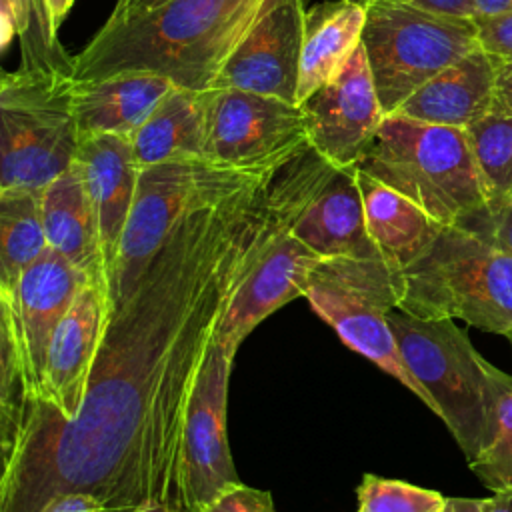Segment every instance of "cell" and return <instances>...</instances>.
Returning a JSON list of instances; mask_svg holds the SVG:
<instances>
[{
    "label": "cell",
    "mask_w": 512,
    "mask_h": 512,
    "mask_svg": "<svg viewBox=\"0 0 512 512\" xmlns=\"http://www.w3.org/2000/svg\"><path fill=\"white\" fill-rule=\"evenodd\" d=\"M306 4H308V0H306Z\"/></svg>",
    "instance_id": "obj_43"
},
{
    "label": "cell",
    "mask_w": 512,
    "mask_h": 512,
    "mask_svg": "<svg viewBox=\"0 0 512 512\" xmlns=\"http://www.w3.org/2000/svg\"><path fill=\"white\" fill-rule=\"evenodd\" d=\"M212 90H170L130 134L138 168L162 162L206 160Z\"/></svg>",
    "instance_id": "obj_22"
},
{
    "label": "cell",
    "mask_w": 512,
    "mask_h": 512,
    "mask_svg": "<svg viewBox=\"0 0 512 512\" xmlns=\"http://www.w3.org/2000/svg\"><path fill=\"white\" fill-rule=\"evenodd\" d=\"M36 0H0V46L8 48L12 38H20L28 26L34 12Z\"/></svg>",
    "instance_id": "obj_31"
},
{
    "label": "cell",
    "mask_w": 512,
    "mask_h": 512,
    "mask_svg": "<svg viewBox=\"0 0 512 512\" xmlns=\"http://www.w3.org/2000/svg\"><path fill=\"white\" fill-rule=\"evenodd\" d=\"M402 358L434 404L464 456L474 460L492 442L498 402L510 374L490 364L452 318L388 312Z\"/></svg>",
    "instance_id": "obj_4"
},
{
    "label": "cell",
    "mask_w": 512,
    "mask_h": 512,
    "mask_svg": "<svg viewBox=\"0 0 512 512\" xmlns=\"http://www.w3.org/2000/svg\"><path fill=\"white\" fill-rule=\"evenodd\" d=\"M48 250L42 192H0V290H12L22 272Z\"/></svg>",
    "instance_id": "obj_25"
},
{
    "label": "cell",
    "mask_w": 512,
    "mask_h": 512,
    "mask_svg": "<svg viewBox=\"0 0 512 512\" xmlns=\"http://www.w3.org/2000/svg\"><path fill=\"white\" fill-rule=\"evenodd\" d=\"M176 86L152 72H122L74 82L72 106L80 138L96 134L130 136Z\"/></svg>",
    "instance_id": "obj_20"
},
{
    "label": "cell",
    "mask_w": 512,
    "mask_h": 512,
    "mask_svg": "<svg viewBox=\"0 0 512 512\" xmlns=\"http://www.w3.org/2000/svg\"><path fill=\"white\" fill-rule=\"evenodd\" d=\"M484 512H512V488L498 490L494 496L484 498Z\"/></svg>",
    "instance_id": "obj_39"
},
{
    "label": "cell",
    "mask_w": 512,
    "mask_h": 512,
    "mask_svg": "<svg viewBox=\"0 0 512 512\" xmlns=\"http://www.w3.org/2000/svg\"><path fill=\"white\" fill-rule=\"evenodd\" d=\"M196 512H276V508L268 490H258L238 482L224 488Z\"/></svg>",
    "instance_id": "obj_30"
},
{
    "label": "cell",
    "mask_w": 512,
    "mask_h": 512,
    "mask_svg": "<svg viewBox=\"0 0 512 512\" xmlns=\"http://www.w3.org/2000/svg\"><path fill=\"white\" fill-rule=\"evenodd\" d=\"M472 234H476L512 254V202L502 206L496 212H490L488 220Z\"/></svg>",
    "instance_id": "obj_32"
},
{
    "label": "cell",
    "mask_w": 512,
    "mask_h": 512,
    "mask_svg": "<svg viewBox=\"0 0 512 512\" xmlns=\"http://www.w3.org/2000/svg\"><path fill=\"white\" fill-rule=\"evenodd\" d=\"M232 366L234 356L212 340L188 402L182 436V498L188 512L200 510L224 488L242 482L226 430Z\"/></svg>",
    "instance_id": "obj_12"
},
{
    "label": "cell",
    "mask_w": 512,
    "mask_h": 512,
    "mask_svg": "<svg viewBox=\"0 0 512 512\" xmlns=\"http://www.w3.org/2000/svg\"><path fill=\"white\" fill-rule=\"evenodd\" d=\"M358 168L408 196L442 226L476 232L490 216L464 128L390 114Z\"/></svg>",
    "instance_id": "obj_3"
},
{
    "label": "cell",
    "mask_w": 512,
    "mask_h": 512,
    "mask_svg": "<svg viewBox=\"0 0 512 512\" xmlns=\"http://www.w3.org/2000/svg\"><path fill=\"white\" fill-rule=\"evenodd\" d=\"M476 18L498 16L504 12H512V0H474Z\"/></svg>",
    "instance_id": "obj_37"
},
{
    "label": "cell",
    "mask_w": 512,
    "mask_h": 512,
    "mask_svg": "<svg viewBox=\"0 0 512 512\" xmlns=\"http://www.w3.org/2000/svg\"><path fill=\"white\" fill-rule=\"evenodd\" d=\"M40 2H42V8H44L48 26L56 34L76 0H40Z\"/></svg>",
    "instance_id": "obj_36"
},
{
    "label": "cell",
    "mask_w": 512,
    "mask_h": 512,
    "mask_svg": "<svg viewBox=\"0 0 512 512\" xmlns=\"http://www.w3.org/2000/svg\"><path fill=\"white\" fill-rule=\"evenodd\" d=\"M492 108L512 112V66L498 68L496 96H494V106Z\"/></svg>",
    "instance_id": "obj_35"
},
{
    "label": "cell",
    "mask_w": 512,
    "mask_h": 512,
    "mask_svg": "<svg viewBox=\"0 0 512 512\" xmlns=\"http://www.w3.org/2000/svg\"><path fill=\"white\" fill-rule=\"evenodd\" d=\"M362 46L380 104L390 116L422 84L480 44L472 18L374 0L366 4Z\"/></svg>",
    "instance_id": "obj_7"
},
{
    "label": "cell",
    "mask_w": 512,
    "mask_h": 512,
    "mask_svg": "<svg viewBox=\"0 0 512 512\" xmlns=\"http://www.w3.org/2000/svg\"><path fill=\"white\" fill-rule=\"evenodd\" d=\"M468 466L490 490L512 488V374L502 386L494 438Z\"/></svg>",
    "instance_id": "obj_28"
},
{
    "label": "cell",
    "mask_w": 512,
    "mask_h": 512,
    "mask_svg": "<svg viewBox=\"0 0 512 512\" xmlns=\"http://www.w3.org/2000/svg\"><path fill=\"white\" fill-rule=\"evenodd\" d=\"M394 290L396 308L412 316L512 330V254L464 228L444 226L422 258L394 274Z\"/></svg>",
    "instance_id": "obj_5"
},
{
    "label": "cell",
    "mask_w": 512,
    "mask_h": 512,
    "mask_svg": "<svg viewBox=\"0 0 512 512\" xmlns=\"http://www.w3.org/2000/svg\"><path fill=\"white\" fill-rule=\"evenodd\" d=\"M124 512H188V510L174 506V504H150V506H140V508H132V510H124Z\"/></svg>",
    "instance_id": "obj_41"
},
{
    "label": "cell",
    "mask_w": 512,
    "mask_h": 512,
    "mask_svg": "<svg viewBox=\"0 0 512 512\" xmlns=\"http://www.w3.org/2000/svg\"><path fill=\"white\" fill-rule=\"evenodd\" d=\"M74 166L82 178L98 222L110 284L140 174L130 136L96 134L80 138Z\"/></svg>",
    "instance_id": "obj_18"
},
{
    "label": "cell",
    "mask_w": 512,
    "mask_h": 512,
    "mask_svg": "<svg viewBox=\"0 0 512 512\" xmlns=\"http://www.w3.org/2000/svg\"><path fill=\"white\" fill-rule=\"evenodd\" d=\"M368 236L382 262L402 272L422 258L444 228L426 210L356 166Z\"/></svg>",
    "instance_id": "obj_21"
},
{
    "label": "cell",
    "mask_w": 512,
    "mask_h": 512,
    "mask_svg": "<svg viewBox=\"0 0 512 512\" xmlns=\"http://www.w3.org/2000/svg\"><path fill=\"white\" fill-rule=\"evenodd\" d=\"M300 108L306 114L310 146L336 168H356L386 118L364 46Z\"/></svg>",
    "instance_id": "obj_13"
},
{
    "label": "cell",
    "mask_w": 512,
    "mask_h": 512,
    "mask_svg": "<svg viewBox=\"0 0 512 512\" xmlns=\"http://www.w3.org/2000/svg\"><path fill=\"white\" fill-rule=\"evenodd\" d=\"M364 6L374 2V0H358ZM398 2H406L412 6H418L422 10L428 12H436V14H444V16H456V18H476V6L474 0H398Z\"/></svg>",
    "instance_id": "obj_34"
},
{
    "label": "cell",
    "mask_w": 512,
    "mask_h": 512,
    "mask_svg": "<svg viewBox=\"0 0 512 512\" xmlns=\"http://www.w3.org/2000/svg\"><path fill=\"white\" fill-rule=\"evenodd\" d=\"M310 150L198 204L110 314L74 420L34 400L2 456L0 512H38L66 492L106 512L182 498L188 402L234 292L298 214ZM186 510V508H184Z\"/></svg>",
    "instance_id": "obj_1"
},
{
    "label": "cell",
    "mask_w": 512,
    "mask_h": 512,
    "mask_svg": "<svg viewBox=\"0 0 512 512\" xmlns=\"http://www.w3.org/2000/svg\"><path fill=\"white\" fill-rule=\"evenodd\" d=\"M42 220L50 250L110 290L98 222L74 164L44 188Z\"/></svg>",
    "instance_id": "obj_23"
},
{
    "label": "cell",
    "mask_w": 512,
    "mask_h": 512,
    "mask_svg": "<svg viewBox=\"0 0 512 512\" xmlns=\"http://www.w3.org/2000/svg\"><path fill=\"white\" fill-rule=\"evenodd\" d=\"M498 64L480 46L450 64L412 96L394 114L452 128H466L494 106Z\"/></svg>",
    "instance_id": "obj_19"
},
{
    "label": "cell",
    "mask_w": 512,
    "mask_h": 512,
    "mask_svg": "<svg viewBox=\"0 0 512 512\" xmlns=\"http://www.w3.org/2000/svg\"><path fill=\"white\" fill-rule=\"evenodd\" d=\"M310 148L298 104L234 88H214L208 112L206 162L238 170L280 168Z\"/></svg>",
    "instance_id": "obj_10"
},
{
    "label": "cell",
    "mask_w": 512,
    "mask_h": 512,
    "mask_svg": "<svg viewBox=\"0 0 512 512\" xmlns=\"http://www.w3.org/2000/svg\"><path fill=\"white\" fill-rule=\"evenodd\" d=\"M112 314L110 290L86 280L50 340L42 402L74 420L86 398L90 374Z\"/></svg>",
    "instance_id": "obj_17"
},
{
    "label": "cell",
    "mask_w": 512,
    "mask_h": 512,
    "mask_svg": "<svg viewBox=\"0 0 512 512\" xmlns=\"http://www.w3.org/2000/svg\"><path fill=\"white\" fill-rule=\"evenodd\" d=\"M86 280L64 256L48 250L12 290H0V342L16 358L30 402L42 400L50 340Z\"/></svg>",
    "instance_id": "obj_11"
},
{
    "label": "cell",
    "mask_w": 512,
    "mask_h": 512,
    "mask_svg": "<svg viewBox=\"0 0 512 512\" xmlns=\"http://www.w3.org/2000/svg\"><path fill=\"white\" fill-rule=\"evenodd\" d=\"M74 62L20 64L0 80V192H44L76 160Z\"/></svg>",
    "instance_id": "obj_6"
},
{
    "label": "cell",
    "mask_w": 512,
    "mask_h": 512,
    "mask_svg": "<svg viewBox=\"0 0 512 512\" xmlns=\"http://www.w3.org/2000/svg\"><path fill=\"white\" fill-rule=\"evenodd\" d=\"M306 0H266L264 14L220 70L214 88L276 96L296 104Z\"/></svg>",
    "instance_id": "obj_15"
},
{
    "label": "cell",
    "mask_w": 512,
    "mask_h": 512,
    "mask_svg": "<svg viewBox=\"0 0 512 512\" xmlns=\"http://www.w3.org/2000/svg\"><path fill=\"white\" fill-rule=\"evenodd\" d=\"M504 336H506V338H508V342H510V346H512V330H508V332H506V334H504Z\"/></svg>",
    "instance_id": "obj_42"
},
{
    "label": "cell",
    "mask_w": 512,
    "mask_h": 512,
    "mask_svg": "<svg viewBox=\"0 0 512 512\" xmlns=\"http://www.w3.org/2000/svg\"><path fill=\"white\" fill-rule=\"evenodd\" d=\"M166 0H116V6L112 8L110 14H132V12H140V10H148L154 6L164 4Z\"/></svg>",
    "instance_id": "obj_40"
},
{
    "label": "cell",
    "mask_w": 512,
    "mask_h": 512,
    "mask_svg": "<svg viewBox=\"0 0 512 512\" xmlns=\"http://www.w3.org/2000/svg\"><path fill=\"white\" fill-rule=\"evenodd\" d=\"M304 298L354 352L396 378L434 412L432 398L408 370L388 312L396 308L394 272L382 260L326 258Z\"/></svg>",
    "instance_id": "obj_8"
},
{
    "label": "cell",
    "mask_w": 512,
    "mask_h": 512,
    "mask_svg": "<svg viewBox=\"0 0 512 512\" xmlns=\"http://www.w3.org/2000/svg\"><path fill=\"white\" fill-rule=\"evenodd\" d=\"M442 512H484V500H480V498H446Z\"/></svg>",
    "instance_id": "obj_38"
},
{
    "label": "cell",
    "mask_w": 512,
    "mask_h": 512,
    "mask_svg": "<svg viewBox=\"0 0 512 512\" xmlns=\"http://www.w3.org/2000/svg\"><path fill=\"white\" fill-rule=\"evenodd\" d=\"M290 226L292 220L276 232L258 264L234 292L216 326L212 340L222 344L234 358L240 344L262 320L306 294L316 270L326 260V256L292 234Z\"/></svg>",
    "instance_id": "obj_14"
},
{
    "label": "cell",
    "mask_w": 512,
    "mask_h": 512,
    "mask_svg": "<svg viewBox=\"0 0 512 512\" xmlns=\"http://www.w3.org/2000/svg\"><path fill=\"white\" fill-rule=\"evenodd\" d=\"M266 0H166L110 14L74 56V80L152 72L176 88L212 90L220 70L264 14Z\"/></svg>",
    "instance_id": "obj_2"
},
{
    "label": "cell",
    "mask_w": 512,
    "mask_h": 512,
    "mask_svg": "<svg viewBox=\"0 0 512 512\" xmlns=\"http://www.w3.org/2000/svg\"><path fill=\"white\" fill-rule=\"evenodd\" d=\"M478 44L490 54L498 68L512 66V12L488 18H474Z\"/></svg>",
    "instance_id": "obj_29"
},
{
    "label": "cell",
    "mask_w": 512,
    "mask_h": 512,
    "mask_svg": "<svg viewBox=\"0 0 512 512\" xmlns=\"http://www.w3.org/2000/svg\"><path fill=\"white\" fill-rule=\"evenodd\" d=\"M290 230L326 258L382 260L366 230L356 168H336L314 148L306 196Z\"/></svg>",
    "instance_id": "obj_16"
},
{
    "label": "cell",
    "mask_w": 512,
    "mask_h": 512,
    "mask_svg": "<svg viewBox=\"0 0 512 512\" xmlns=\"http://www.w3.org/2000/svg\"><path fill=\"white\" fill-rule=\"evenodd\" d=\"M260 172L266 170L226 168L206 160L140 168L134 204L110 280L112 312L130 298L154 254L192 208Z\"/></svg>",
    "instance_id": "obj_9"
},
{
    "label": "cell",
    "mask_w": 512,
    "mask_h": 512,
    "mask_svg": "<svg viewBox=\"0 0 512 512\" xmlns=\"http://www.w3.org/2000/svg\"><path fill=\"white\" fill-rule=\"evenodd\" d=\"M38 512H106V508L92 494L66 492L48 500Z\"/></svg>",
    "instance_id": "obj_33"
},
{
    "label": "cell",
    "mask_w": 512,
    "mask_h": 512,
    "mask_svg": "<svg viewBox=\"0 0 512 512\" xmlns=\"http://www.w3.org/2000/svg\"><path fill=\"white\" fill-rule=\"evenodd\" d=\"M444 504L440 492L402 480L366 474L358 486V512H442Z\"/></svg>",
    "instance_id": "obj_27"
},
{
    "label": "cell",
    "mask_w": 512,
    "mask_h": 512,
    "mask_svg": "<svg viewBox=\"0 0 512 512\" xmlns=\"http://www.w3.org/2000/svg\"><path fill=\"white\" fill-rule=\"evenodd\" d=\"M490 212L512 202V112L492 108L464 128Z\"/></svg>",
    "instance_id": "obj_26"
},
{
    "label": "cell",
    "mask_w": 512,
    "mask_h": 512,
    "mask_svg": "<svg viewBox=\"0 0 512 512\" xmlns=\"http://www.w3.org/2000/svg\"><path fill=\"white\" fill-rule=\"evenodd\" d=\"M366 6L358 0H328L306 8L296 104L328 84L362 44Z\"/></svg>",
    "instance_id": "obj_24"
}]
</instances>
